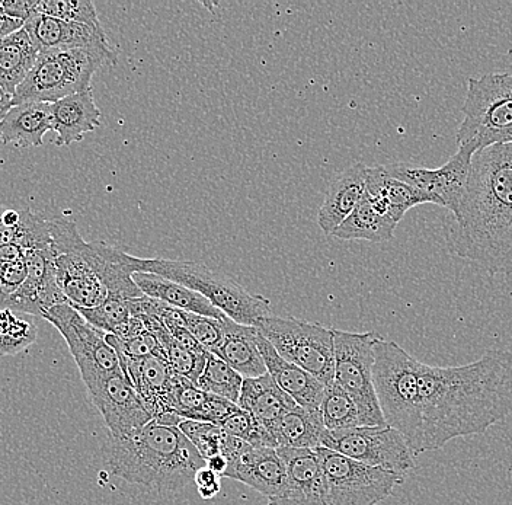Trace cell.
<instances>
[{
  "mask_svg": "<svg viewBox=\"0 0 512 505\" xmlns=\"http://www.w3.org/2000/svg\"><path fill=\"white\" fill-rule=\"evenodd\" d=\"M133 273H152L182 284L206 297L208 302L240 325L256 326L271 316L267 297L249 293L232 278L192 261L139 258L130 255Z\"/></svg>",
  "mask_w": 512,
  "mask_h": 505,
  "instance_id": "8992f818",
  "label": "cell"
},
{
  "mask_svg": "<svg viewBox=\"0 0 512 505\" xmlns=\"http://www.w3.org/2000/svg\"><path fill=\"white\" fill-rule=\"evenodd\" d=\"M220 476L217 473L208 469L207 466L201 468L200 471L195 473L194 484L197 485L198 494L203 500H213L222 488L220 484Z\"/></svg>",
  "mask_w": 512,
  "mask_h": 505,
  "instance_id": "ee69618b",
  "label": "cell"
},
{
  "mask_svg": "<svg viewBox=\"0 0 512 505\" xmlns=\"http://www.w3.org/2000/svg\"><path fill=\"white\" fill-rule=\"evenodd\" d=\"M133 280L144 296L152 297L172 308L208 316V318H226V315L214 308L206 297L168 278L152 273H134Z\"/></svg>",
  "mask_w": 512,
  "mask_h": 505,
  "instance_id": "f1b7e54d",
  "label": "cell"
},
{
  "mask_svg": "<svg viewBox=\"0 0 512 505\" xmlns=\"http://www.w3.org/2000/svg\"><path fill=\"white\" fill-rule=\"evenodd\" d=\"M5 210L6 207L0 206V246H21L22 242H24L25 236H27V213H22L21 225L11 228V226H8L3 222V212H5Z\"/></svg>",
  "mask_w": 512,
  "mask_h": 505,
  "instance_id": "f6af8a7d",
  "label": "cell"
},
{
  "mask_svg": "<svg viewBox=\"0 0 512 505\" xmlns=\"http://www.w3.org/2000/svg\"><path fill=\"white\" fill-rule=\"evenodd\" d=\"M366 194L380 213L392 217L396 223H399L405 214L416 206L427 203L437 204L430 194L390 177L384 171L383 165L368 166Z\"/></svg>",
  "mask_w": 512,
  "mask_h": 505,
  "instance_id": "603a6c76",
  "label": "cell"
},
{
  "mask_svg": "<svg viewBox=\"0 0 512 505\" xmlns=\"http://www.w3.org/2000/svg\"><path fill=\"white\" fill-rule=\"evenodd\" d=\"M53 130L51 104L24 102L14 105L0 126V139L5 145L37 147L44 136Z\"/></svg>",
  "mask_w": 512,
  "mask_h": 505,
  "instance_id": "484cf974",
  "label": "cell"
},
{
  "mask_svg": "<svg viewBox=\"0 0 512 505\" xmlns=\"http://www.w3.org/2000/svg\"><path fill=\"white\" fill-rule=\"evenodd\" d=\"M319 411L325 430L341 431L363 427L357 405L335 382L326 385Z\"/></svg>",
  "mask_w": 512,
  "mask_h": 505,
  "instance_id": "d6a6232c",
  "label": "cell"
},
{
  "mask_svg": "<svg viewBox=\"0 0 512 505\" xmlns=\"http://www.w3.org/2000/svg\"><path fill=\"white\" fill-rule=\"evenodd\" d=\"M399 223L386 214L380 213L364 194L354 212L332 235L344 241H368L373 244H383L395 236Z\"/></svg>",
  "mask_w": 512,
  "mask_h": 505,
  "instance_id": "4dcf8cb0",
  "label": "cell"
},
{
  "mask_svg": "<svg viewBox=\"0 0 512 505\" xmlns=\"http://www.w3.org/2000/svg\"><path fill=\"white\" fill-rule=\"evenodd\" d=\"M178 428L187 436L192 446L197 449L206 462L213 456L222 455V447L227 434L219 425L184 420Z\"/></svg>",
  "mask_w": 512,
  "mask_h": 505,
  "instance_id": "74e56055",
  "label": "cell"
},
{
  "mask_svg": "<svg viewBox=\"0 0 512 505\" xmlns=\"http://www.w3.org/2000/svg\"><path fill=\"white\" fill-rule=\"evenodd\" d=\"M115 62L117 54L110 44L40 51L31 72L16 89L14 105L24 102L54 104L70 95L89 91L96 70L115 65Z\"/></svg>",
  "mask_w": 512,
  "mask_h": 505,
  "instance_id": "52a82bcc",
  "label": "cell"
},
{
  "mask_svg": "<svg viewBox=\"0 0 512 505\" xmlns=\"http://www.w3.org/2000/svg\"><path fill=\"white\" fill-rule=\"evenodd\" d=\"M38 0H0V8L9 17L27 22L35 12Z\"/></svg>",
  "mask_w": 512,
  "mask_h": 505,
  "instance_id": "bcb514c9",
  "label": "cell"
},
{
  "mask_svg": "<svg viewBox=\"0 0 512 505\" xmlns=\"http://www.w3.org/2000/svg\"><path fill=\"white\" fill-rule=\"evenodd\" d=\"M296 405L268 373L255 379L243 380L238 407L254 415L270 433L280 418Z\"/></svg>",
  "mask_w": 512,
  "mask_h": 505,
  "instance_id": "4316f807",
  "label": "cell"
},
{
  "mask_svg": "<svg viewBox=\"0 0 512 505\" xmlns=\"http://www.w3.org/2000/svg\"><path fill=\"white\" fill-rule=\"evenodd\" d=\"M259 334L284 360L296 364L323 385L334 382L335 354L332 328L287 316H268L256 325Z\"/></svg>",
  "mask_w": 512,
  "mask_h": 505,
  "instance_id": "9c48e42d",
  "label": "cell"
},
{
  "mask_svg": "<svg viewBox=\"0 0 512 505\" xmlns=\"http://www.w3.org/2000/svg\"><path fill=\"white\" fill-rule=\"evenodd\" d=\"M325 425L319 412H310L296 405L280 418L271 434L278 447L288 449H310L320 447Z\"/></svg>",
  "mask_w": 512,
  "mask_h": 505,
  "instance_id": "1f68e13d",
  "label": "cell"
},
{
  "mask_svg": "<svg viewBox=\"0 0 512 505\" xmlns=\"http://www.w3.org/2000/svg\"><path fill=\"white\" fill-rule=\"evenodd\" d=\"M107 341L114 348L118 357L127 360H140L155 356V354H165L159 341L149 332L139 335V337L128 338V340H121L115 335L107 334Z\"/></svg>",
  "mask_w": 512,
  "mask_h": 505,
  "instance_id": "b9f144b4",
  "label": "cell"
},
{
  "mask_svg": "<svg viewBox=\"0 0 512 505\" xmlns=\"http://www.w3.org/2000/svg\"><path fill=\"white\" fill-rule=\"evenodd\" d=\"M421 433L415 455L483 434L512 414V353L489 350L466 366L419 364Z\"/></svg>",
  "mask_w": 512,
  "mask_h": 505,
  "instance_id": "6da1fadb",
  "label": "cell"
},
{
  "mask_svg": "<svg viewBox=\"0 0 512 505\" xmlns=\"http://www.w3.org/2000/svg\"><path fill=\"white\" fill-rule=\"evenodd\" d=\"M172 407L174 412L184 420L216 425L222 423L224 418L229 417L239 408L238 405L220 396L201 391L197 385L179 375L175 376Z\"/></svg>",
  "mask_w": 512,
  "mask_h": 505,
  "instance_id": "83f0119b",
  "label": "cell"
},
{
  "mask_svg": "<svg viewBox=\"0 0 512 505\" xmlns=\"http://www.w3.org/2000/svg\"><path fill=\"white\" fill-rule=\"evenodd\" d=\"M243 380L245 379L226 361L217 357L216 354L210 353L197 386L201 391L220 396V398L238 405Z\"/></svg>",
  "mask_w": 512,
  "mask_h": 505,
  "instance_id": "836d02e7",
  "label": "cell"
},
{
  "mask_svg": "<svg viewBox=\"0 0 512 505\" xmlns=\"http://www.w3.org/2000/svg\"><path fill=\"white\" fill-rule=\"evenodd\" d=\"M207 468L211 469L214 473H217V475L220 476V478H223L224 473L227 471V466H229V463H227L226 457L223 455H217L211 457V459H208L206 462Z\"/></svg>",
  "mask_w": 512,
  "mask_h": 505,
  "instance_id": "c3c4849f",
  "label": "cell"
},
{
  "mask_svg": "<svg viewBox=\"0 0 512 505\" xmlns=\"http://www.w3.org/2000/svg\"><path fill=\"white\" fill-rule=\"evenodd\" d=\"M162 348L165 351L169 366H171L176 375L185 377V379L197 385L198 379H200L201 373H203L204 367H206L208 354L210 353H192V351L182 347L181 344L176 343L172 337L162 344Z\"/></svg>",
  "mask_w": 512,
  "mask_h": 505,
  "instance_id": "ab89813d",
  "label": "cell"
},
{
  "mask_svg": "<svg viewBox=\"0 0 512 505\" xmlns=\"http://www.w3.org/2000/svg\"><path fill=\"white\" fill-rule=\"evenodd\" d=\"M43 318L62 334L80 376L123 370L117 353L108 344L107 334L89 324L72 306L67 303L54 306L44 313Z\"/></svg>",
  "mask_w": 512,
  "mask_h": 505,
  "instance_id": "5bb4252c",
  "label": "cell"
},
{
  "mask_svg": "<svg viewBox=\"0 0 512 505\" xmlns=\"http://www.w3.org/2000/svg\"><path fill=\"white\" fill-rule=\"evenodd\" d=\"M24 25V22L9 17V15H6L5 11L0 8V40L16 33V31L22 30Z\"/></svg>",
  "mask_w": 512,
  "mask_h": 505,
  "instance_id": "7dc6e473",
  "label": "cell"
},
{
  "mask_svg": "<svg viewBox=\"0 0 512 505\" xmlns=\"http://www.w3.org/2000/svg\"><path fill=\"white\" fill-rule=\"evenodd\" d=\"M24 260L27 278L18 292L9 297L2 310H15L43 318L47 310L67 303L57 286L53 244L47 248L24 249Z\"/></svg>",
  "mask_w": 512,
  "mask_h": 505,
  "instance_id": "e0dca14e",
  "label": "cell"
},
{
  "mask_svg": "<svg viewBox=\"0 0 512 505\" xmlns=\"http://www.w3.org/2000/svg\"><path fill=\"white\" fill-rule=\"evenodd\" d=\"M325 475L326 505H377L389 498L405 482L406 476L318 447Z\"/></svg>",
  "mask_w": 512,
  "mask_h": 505,
  "instance_id": "8fae6325",
  "label": "cell"
},
{
  "mask_svg": "<svg viewBox=\"0 0 512 505\" xmlns=\"http://www.w3.org/2000/svg\"><path fill=\"white\" fill-rule=\"evenodd\" d=\"M37 337L34 326L16 319L11 310H0V356L30 347Z\"/></svg>",
  "mask_w": 512,
  "mask_h": 505,
  "instance_id": "f35d334b",
  "label": "cell"
},
{
  "mask_svg": "<svg viewBox=\"0 0 512 505\" xmlns=\"http://www.w3.org/2000/svg\"><path fill=\"white\" fill-rule=\"evenodd\" d=\"M224 319V318H223ZM223 319L208 318L197 313L184 312V321L188 331L208 353L216 354L223 343Z\"/></svg>",
  "mask_w": 512,
  "mask_h": 505,
  "instance_id": "60d3db41",
  "label": "cell"
},
{
  "mask_svg": "<svg viewBox=\"0 0 512 505\" xmlns=\"http://www.w3.org/2000/svg\"><path fill=\"white\" fill-rule=\"evenodd\" d=\"M118 359L124 375L130 379L153 420L174 412L172 391L176 373L169 366L165 354H155L140 360Z\"/></svg>",
  "mask_w": 512,
  "mask_h": 505,
  "instance_id": "d6986e66",
  "label": "cell"
},
{
  "mask_svg": "<svg viewBox=\"0 0 512 505\" xmlns=\"http://www.w3.org/2000/svg\"><path fill=\"white\" fill-rule=\"evenodd\" d=\"M25 278H27V264L24 258L0 265V310L8 302L9 297L18 292Z\"/></svg>",
  "mask_w": 512,
  "mask_h": 505,
  "instance_id": "7bdbcfd3",
  "label": "cell"
},
{
  "mask_svg": "<svg viewBox=\"0 0 512 505\" xmlns=\"http://www.w3.org/2000/svg\"><path fill=\"white\" fill-rule=\"evenodd\" d=\"M108 468L128 484L152 491H178L206 465L178 427L150 421L126 439L108 440Z\"/></svg>",
  "mask_w": 512,
  "mask_h": 505,
  "instance_id": "277c9868",
  "label": "cell"
},
{
  "mask_svg": "<svg viewBox=\"0 0 512 505\" xmlns=\"http://www.w3.org/2000/svg\"><path fill=\"white\" fill-rule=\"evenodd\" d=\"M334 334V382L351 396L360 412L363 427L387 425L374 389V345L379 335L374 332L339 331Z\"/></svg>",
  "mask_w": 512,
  "mask_h": 505,
  "instance_id": "30bf717a",
  "label": "cell"
},
{
  "mask_svg": "<svg viewBox=\"0 0 512 505\" xmlns=\"http://www.w3.org/2000/svg\"><path fill=\"white\" fill-rule=\"evenodd\" d=\"M99 331L105 334L117 335V332L130 321V300L124 297L110 296L102 305L92 309H76Z\"/></svg>",
  "mask_w": 512,
  "mask_h": 505,
  "instance_id": "8d00e7d4",
  "label": "cell"
},
{
  "mask_svg": "<svg viewBox=\"0 0 512 505\" xmlns=\"http://www.w3.org/2000/svg\"><path fill=\"white\" fill-rule=\"evenodd\" d=\"M374 356V389L384 421L402 434L415 455L421 433V361L382 337L374 345Z\"/></svg>",
  "mask_w": 512,
  "mask_h": 505,
  "instance_id": "5b68a950",
  "label": "cell"
},
{
  "mask_svg": "<svg viewBox=\"0 0 512 505\" xmlns=\"http://www.w3.org/2000/svg\"><path fill=\"white\" fill-rule=\"evenodd\" d=\"M227 471L223 478L235 479L264 495L268 501L280 495L286 485V463L271 447H254L245 441L227 436L222 447Z\"/></svg>",
  "mask_w": 512,
  "mask_h": 505,
  "instance_id": "2e32d148",
  "label": "cell"
},
{
  "mask_svg": "<svg viewBox=\"0 0 512 505\" xmlns=\"http://www.w3.org/2000/svg\"><path fill=\"white\" fill-rule=\"evenodd\" d=\"M35 12L47 17L104 30L91 0H38Z\"/></svg>",
  "mask_w": 512,
  "mask_h": 505,
  "instance_id": "e575fe53",
  "label": "cell"
},
{
  "mask_svg": "<svg viewBox=\"0 0 512 505\" xmlns=\"http://www.w3.org/2000/svg\"><path fill=\"white\" fill-rule=\"evenodd\" d=\"M24 30L30 35L38 50L82 49V47L108 44L104 30L62 21L34 12L25 22Z\"/></svg>",
  "mask_w": 512,
  "mask_h": 505,
  "instance_id": "44dd1931",
  "label": "cell"
},
{
  "mask_svg": "<svg viewBox=\"0 0 512 505\" xmlns=\"http://www.w3.org/2000/svg\"><path fill=\"white\" fill-rule=\"evenodd\" d=\"M473 156L475 152L470 147L460 146L456 155L440 168H422L405 162L389 163L383 168L395 180L430 194L437 201V206L446 207L454 216L466 193Z\"/></svg>",
  "mask_w": 512,
  "mask_h": 505,
  "instance_id": "9a60e30c",
  "label": "cell"
},
{
  "mask_svg": "<svg viewBox=\"0 0 512 505\" xmlns=\"http://www.w3.org/2000/svg\"><path fill=\"white\" fill-rule=\"evenodd\" d=\"M223 343L216 356L226 361L243 379H255L267 375V366L259 353L258 329L256 326L240 325L224 318Z\"/></svg>",
  "mask_w": 512,
  "mask_h": 505,
  "instance_id": "d4e9b609",
  "label": "cell"
},
{
  "mask_svg": "<svg viewBox=\"0 0 512 505\" xmlns=\"http://www.w3.org/2000/svg\"><path fill=\"white\" fill-rule=\"evenodd\" d=\"M320 446L373 468L406 476L414 471V452L402 434L389 425L355 427L350 430L323 431Z\"/></svg>",
  "mask_w": 512,
  "mask_h": 505,
  "instance_id": "7c38bea8",
  "label": "cell"
},
{
  "mask_svg": "<svg viewBox=\"0 0 512 505\" xmlns=\"http://www.w3.org/2000/svg\"><path fill=\"white\" fill-rule=\"evenodd\" d=\"M451 252L489 274H512V143L475 153L454 214Z\"/></svg>",
  "mask_w": 512,
  "mask_h": 505,
  "instance_id": "7a4b0ae2",
  "label": "cell"
},
{
  "mask_svg": "<svg viewBox=\"0 0 512 505\" xmlns=\"http://www.w3.org/2000/svg\"><path fill=\"white\" fill-rule=\"evenodd\" d=\"M12 107H14V95L8 94L5 89L0 88V126Z\"/></svg>",
  "mask_w": 512,
  "mask_h": 505,
  "instance_id": "681fc988",
  "label": "cell"
},
{
  "mask_svg": "<svg viewBox=\"0 0 512 505\" xmlns=\"http://www.w3.org/2000/svg\"><path fill=\"white\" fill-rule=\"evenodd\" d=\"M256 344L267 366L268 375L280 386L281 391L286 392L297 405L307 411L319 412L326 385L296 364L284 360L259 332Z\"/></svg>",
  "mask_w": 512,
  "mask_h": 505,
  "instance_id": "ffe728a7",
  "label": "cell"
},
{
  "mask_svg": "<svg viewBox=\"0 0 512 505\" xmlns=\"http://www.w3.org/2000/svg\"><path fill=\"white\" fill-rule=\"evenodd\" d=\"M40 50L27 31H16L0 40V88L15 95L16 89L31 72Z\"/></svg>",
  "mask_w": 512,
  "mask_h": 505,
  "instance_id": "f546056e",
  "label": "cell"
},
{
  "mask_svg": "<svg viewBox=\"0 0 512 505\" xmlns=\"http://www.w3.org/2000/svg\"><path fill=\"white\" fill-rule=\"evenodd\" d=\"M277 452L286 463V485L267 505H326L325 475L318 453L288 447H278Z\"/></svg>",
  "mask_w": 512,
  "mask_h": 505,
  "instance_id": "ac0fdd59",
  "label": "cell"
},
{
  "mask_svg": "<svg viewBox=\"0 0 512 505\" xmlns=\"http://www.w3.org/2000/svg\"><path fill=\"white\" fill-rule=\"evenodd\" d=\"M367 168L364 163H354L332 182L318 213L320 229L326 235H332L363 200Z\"/></svg>",
  "mask_w": 512,
  "mask_h": 505,
  "instance_id": "7402d4cb",
  "label": "cell"
},
{
  "mask_svg": "<svg viewBox=\"0 0 512 505\" xmlns=\"http://www.w3.org/2000/svg\"><path fill=\"white\" fill-rule=\"evenodd\" d=\"M53 131H56L57 146L78 143L88 133L101 126V110L96 105L92 89L70 95L51 104Z\"/></svg>",
  "mask_w": 512,
  "mask_h": 505,
  "instance_id": "cb8c5ba5",
  "label": "cell"
},
{
  "mask_svg": "<svg viewBox=\"0 0 512 505\" xmlns=\"http://www.w3.org/2000/svg\"><path fill=\"white\" fill-rule=\"evenodd\" d=\"M82 380L112 439L133 436L153 421L123 370L95 373Z\"/></svg>",
  "mask_w": 512,
  "mask_h": 505,
  "instance_id": "4fadbf2b",
  "label": "cell"
},
{
  "mask_svg": "<svg viewBox=\"0 0 512 505\" xmlns=\"http://www.w3.org/2000/svg\"><path fill=\"white\" fill-rule=\"evenodd\" d=\"M227 436L235 437V439L245 441L254 447H271L277 449L274 437L264 424L259 423L254 415L243 409H236L229 417L224 418L219 424Z\"/></svg>",
  "mask_w": 512,
  "mask_h": 505,
  "instance_id": "d590c367",
  "label": "cell"
},
{
  "mask_svg": "<svg viewBox=\"0 0 512 505\" xmlns=\"http://www.w3.org/2000/svg\"><path fill=\"white\" fill-rule=\"evenodd\" d=\"M53 239L56 281L67 303L75 309H92L110 296L137 299L130 254L105 242H86L75 222L48 220Z\"/></svg>",
  "mask_w": 512,
  "mask_h": 505,
  "instance_id": "3957f363",
  "label": "cell"
},
{
  "mask_svg": "<svg viewBox=\"0 0 512 505\" xmlns=\"http://www.w3.org/2000/svg\"><path fill=\"white\" fill-rule=\"evenodd\" d=\"M463 121L457 129L460 146L473 152L512 143V73H489L467 79Z\"/></svg>",
  "mask_w": 512,
  "mask_h": 505,
  "instance_id": "ba28073f",
  "label": "cell"
}]
</instances>
